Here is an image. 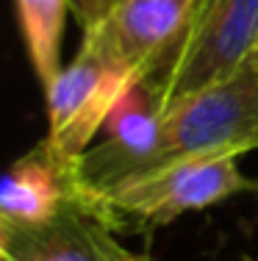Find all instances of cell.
Instances as JSON below:
<instances>
[{"instance_id":"obj_1","label":"cell","mask_w":258,"mask_h":261,"mask_svg":"<svg viewBox=\"0 0 258 261\" xmlns=\"http://www.w3.org/2000/svg\"><path fill=\"white\" fill-rule=\"evenodd\" d=\"M258 150V50L228 78L164 111L158 167L183 159H239Z\"/></svg>"},{"instance_id":"obj_2","label":"cell","mask_w":258,"mask_h":261,"mask_svg":"<svg viewBox=\"0 0 258 261\" xmlns=\"http://www.w3.org/2000/svg\"><path fill=\"white\" fill-rule=\"evenodd\" d=\"M136 81L142 78L120 59L103 25L83 31L78 53L45 89L47 145L78 164Z\"/></svg>"},{"instance_id":"obj_3","label":"cell","mask_w":258,"mask_h":261,"mask_svg":"<svg viewBox=\"0 0 258 261\" xmlns=\"http://www.w3.org/2000/svg\"><path fill=\"white\" fill-rule=\"evenodd\" d=\"M250 189L236 159H183L103 192L89 203L114 228H161Z\"/></svg>"},{"instance_id":"obj_4","label":"cell","mask_w":258,"mask_h":261,"mask_svg":"<svg viewBox=\"0 0 258 261\" xmlns=\"http://www.w3.org/2000/svg\"><path fill=\"white\" fill-rule=\"evenodd\" d=\"M258 50V0H203L200 14L167 70L150 75L164 111L236 72Z\"/></svg>"},{"instance_id":"obj_5","label":"cell","mask_w":258,"mask_h":261,"mask_svg":"<svg viewBox=\"0 0 258 261\" xmlns=\"http://www.w3.org/2000/svg\"><path fill=\"white\" fill-rule=\"evenodd\" d=\"M0 261H150L125 247L114 225L75 200L45 225H0Z\"/></svg>"},{"instance_id":"obj_6","label":"cell","mask_w":258,"mask_h":261,"mask_svg":"<svg viewBox=\"0 0 258 261\" xmlns=\"http://www.w3.org/2000/svg\"><path fill=\"white\" fill-rule=\"evenodd\" d=\"M203 0H117L103 22L108 42L139 78L167 70L200 14Z\"/></svg>"},{"instance_id":"obj_7","label":"cell","mask_w":258,"mask_h":261,"mask_svg":"<svg viewBox=\"0 0 258 261\" xmlns=\"http://www.w3.org/2000/svg\"><path fill=\"white\" fill-rule=\"evenodd\" d=\"M75 200L86 203L78 184V164L59 156L47 139H42L6 170L0 186V225H45Z\"/></svg>"},{"instance_id":"obj_8","label":"cell","mask_w":258,"mask_h":261,"mask_svg":"<svg viewBox=\"0 0 258 261\" xmlns=\"http://www.w3.org/2000/svg\"><path fill=\"white\" fill-rule=\"evenodd\" d=\"M17 22L25 42V53L42 89L61 72V39L70 14V0H14Z\"/></svg>"},{"instance_id":"obj_9","label":"cell","mask_w":258,"mask_h":261,"mask_svg":"<svg viewBox=\"0 0 258 261\" xmlns=\"http://www.w3.org/2000/svg\"><path fill=\"white\" fill-rule=\"evenodd\" d=\"M114 6H117V0H70V11L83 31L103 25Z\"/></svg>"}]
</instances>
